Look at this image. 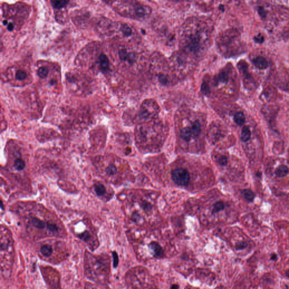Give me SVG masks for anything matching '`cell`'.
<instances>
[{
  "label": "cell",
  "mask_w": 289,
  "mask_h": 289,
  "mask_svg": "<svg viewBox=\"0 0 289 289\" xmlns=\"http://www.w3.org/2000/svg\"><path fill=\"white\" fill-rule=\"evenodd\" d=\"M198 19H191L182 27L181 44L184 53L199 56L206 49L208 32Z\"/></svg>",
  "instance_id": "6da1fadb"
},
{
  "label": "cell",
  "mask_w": 289,
  "mask_h": 289,
  "mask_svg": "<svg viewBox=\"0 0 289 289\" xmlns=\"http://www.w3.org/2000/svg\"><path fill=\"white\" fill-rule=\"evenodd\" d=\"M159 110V106L154 100L146 99L141 106L139 117L142 120H147L155 117Z\"/></svg>",
  "instance_id": "7a4b0ae2"
},
{
  "label": "cell",
  "mask_w": 289,
  "mask_h": 289,
  "mask_svg": "<svg viewBox=\"0 0 289 289\" xmlns=\"http://www.w3.org/2000/svg\"><path fill=\"white\" fill-rule=\"evenodd\" d=\"M12 244H11L10 239H7L6 237L3 238L1 237V265L3 264V265L1 266L2 272L6 270V265L9 262H11V258L10 255L13 253V249H12Z\"/></svg>",
  "instance_id": "3957f363"
},
{
  "label": "cell",
  "mask_w": 289,
  "mask_h": 289,
  "mask_svg": "<svg viewBox=\"0 0 289 289\" xmlns=\"http://www.w3.org/2000/svg\"><path fill=\"white\" fill-rule=\"evenodd\" d=\"M171 176L173 180L179 185L185 186L189 182V173L187 170L183 168H179L173 171Z\"/></svg>",
  "instance_id": "277c9868"
},
{
  "label": "cell",
  "mask_w": 289,
  "mask_h": 289,
  "mask_svg": "<svg viewBox=\"0 0 289 289\" xmlns=\"http://www.w3.org/2000/svg\"><path fill=\"white\" fill-rule=\"evenodd\" d=\"M119 56L122 61L129 63H134L136 60V56L134 53L129 52L124 48L119 50Z\"/></svg>",
  "instance_id": "5b68a950"
},
{
  "label": "cell",
  "mask_w": 289,
  "mask_h": 289,
  "mask_svg": "<svg viewBox=\"0 0 289 289\" xmlns=\"http://www.w3.org/2000/svg\"><path fill=\"white\" fill-rule=\"evenodd\" d=\"M98 63L99 65V70L101 72L103 73L108 72L110 69V62L108 57L105 54L102 53L99 55Z\"/></svg>",
  "instance_id": "8992f818"
},
{
  "label": "cell",
  "mask_w": 289,
  "mask_h": 289,
  "mask_svg": "<svg viewBox=\"0 0 289 289\" xmlns=\"http://www.w3.org/2000/svg\"><path fill=\"white\" fill-rule=\"evenodd\" d=\"M149 247L155 257L162 258L164 256V250L162 247L158 243L153 242L149 244Z\"/></svg>",
  "instance_id": "52a82bcc"
},
{
  "label": "cell",
  "mask_w": 289,
  "mask_h": 289,
  "mask_svg": "<svg viewBox=\"0 0 289 289\" xmlns=\"http://www.w3.org/2000/svg\"><path fill=\"white\" fill-rule=\"evenodd\" d=\"M253 64L259 69L264 70L268 67V63L267 61L262 57L259 56L253 59Z\"/></svg>",
  "instance_id": "ba28073f"
},
{
  "label": "cell",
  "mask_w": 289,
  "mask_h": 289,
  "mask_svg": "<svg viewBox=\"0 0 289 289\" xmlns=\"http://www.w3.org/2000/svg\"><path fill=\"white\" fill-rule=\"evenodd\" d=\"M274 172L277 177L280 178L284 177L289 174V168L285 165L281 164L276 169Z\"/></svg>",
  "instance_id": "9c48e42d"
},
{
  "label": "cell",
  "mask_w": 289,
  "mask_h": 289,
  "mask_svg": "<svg viewBox=\"0 0 289 289\" xmlns=\"http://www.w3.org/2000/svg\"><path fill=\"white\" fill-rule=\"evenodd\" d=\"M53 253V249L51 245L45 244L43 245L40 248V253L45 258H49Z\"/></svg>",
  "instance_id": "30bf717a"
},
{
  "label": "cell",
  "mask_w": 289,
  "mask_h": 289,
  "mask_svg": "<svg viewBox=\"0 0 289 289\" xmlns=\"http://www.w3.org/2000/svg\"><path fill=\"white\" fill-rule=\"evenodd\" d=\"M192 135V131L189 126L185 127L181 130L180 136L184 140L186 141H189Z\"/></svg>",
  "instance_id": "8fae6325"
},
{
  "label": "cell",
  "mask_w": 289,
  "mask_h": 289,
  "mask_svg": "<svg viewBox=\"0 0 289 289\" xmlns=\"http://www.w3.org/2000/svg\"><path fill=\"white\" fill-rule=\"evenodd\" d=\"M251 135V131L248 126H244L241 131V139L242 141L244 142H246L248 141Z\"/></svg>",
  "instance_id": "7c38bea8"
},
{
  "label": "cell",
  "mask_w": 289,
  "mask_h": 289,
  "mask_svg": "<svg viewBox=\"0 0 289 289\" xmlns=\"http://www.w3.org/2000/svg\"><path fill=\"white\" fill-rule=\"evenodd\" d=\"M120 31L123 36L130 37L133 35V29L127 24H122L120 27Z\"/></svg>",
  "instance_id": "4fadbf2b"
},
{
  "label": "cell",
  "mask_w": 289,
  "mask_h": 289,
  "mask_svg": "<svg viewBox=\"0 0 289 289\" xmlns=\"http://www.w3.org/2000/svg\"><path fill=\"white\" fill-rule=\"evenodd\" d=\"M32 225L38 229H44L46 228V223L37 217H32L31 219Z\"/></svg>",
  "instance_id": "5bb4252c"
},
{
  "label": "cell",
  "mask_w": 289,
  "mask_h": 289,
  "mask_svg": "<svg viewBox=\"0 0 289 289\" xmlns=\"http://www.w3.org/2000/svg\"><path fill=\"white\" fill-rule=\"evenodd\" d=\"M242 195L247 201L249 202H252L255 197V194L251 190L246 189L242 190Z\"/></svg>",
  "instance_id": "9a60e30c"
},
{
  "label": "cell",
  "mask_w": 289,
  "mask_h": 289,
  "mask_svg": "<svg viewBox=\"0 0 289 289\" xmlns=\"http://www.w3.org/2000/svg\"><path fill=\"white\" fill-rule=\"evenodd\" d=\"M245 120L246 118L243 112H237L235 113L234 116V120L237 124L240 126L244 125V123H245Z\"/></svg>",
  "instance_id": "2e32d148"
},
{
  "label": "cell",
  "mask_w": 289,
  "mask_h": 289,
  "mask_svg": "<svg viewBox=\"0 0 289 289\" xmlns=\"http://www.w3.org/2000/svg\"><path fill=\"white\" fill-rule=\"evenodd\" d=\"M190 128L192 131L193 135L194 136H198L200 134L201 131V125L199 121L196 120L194 121L191 126H190Z\"/></svg>",
  "instance_id": "e0dca14e"
},
{
  "label": "cell",
  "mask_w": 289,
  "mask_h": 289,
  "mask_svg": "<svg viewBox=\"0 0 289 289\" xmlns=\"http://www.w3.org/2000/svg\"><path fill=\"white\" fill-rule=\"evenodd\" d=\"M52 5L55 9H61L65 8L69 3L68 1H51Z\"/></svg>",
  "instance_id": "ac0fdd59"
},
{
  "label": "cell",
  "mask_w": 289,
  "mask_h": 289,
  "mask_svg": "<svg viewBox=\"0 0 289 289\" xmlns=\"http://www.w3.org/2000/svg\"><path fill=\"white\" fill-rule=\"evenodd\" d=\"M94 190L98 196H103L106 193V189L105 186L102 184H97L94 186Z\"/></svg>",
  "instance_id": "d6986e66"
},
{
  "label": "cell",
  "mask_w": 289,
  "mask_h": 289,
  "mask_svg": "<svg viewBox=\"0 0 289 289\" xmlns=\"http://www.w3.org/2000/svg\"><path fill=\"white\" fill-rule=\"evenodd\" d=\"M14 168L17 170L22 171V170H24V168L26 166V164L23 159H22L20 158H18L15 160L14 164Z\"/></svg>",
  "instance_id": "ffe728a7"
},
{
  "label": "cell",
  "mask_w": 289,
  "mask_h": 289,
  "mask_svg": "<svg viewBox=\"0 0 289 289\" xmlns=\"http://www.w3.org/2000/svg\"><path fill=\"white\" fill-rule=\"evenodd\" d=\"M224 208H225V205L223 202H221V201L217 202L216 203H215L214 205L213 206L212 213L216 214L217 212H219L223 210L224 209Z\"/></svg>",
  "instance_id": "44dd1931"
},
{
  "label": "cell",
  "mask_w": 289,
  "mask_h": 289,
  "mask_svg": "<svg viewBox=\"0 0 289 289\" xmlns=\"http://www.w3.org/2000/svg\"><path fill=\"white\" fill-rule=\"evenodd\" d=\"M37 73L38 76L40 78L44 79L46 77H47V76L49 73V70L47 67H44V66H42L37 70Z\"/></svg>",
  "instance_id": "7402d4cb"
},
{
  "label": "cell",
  "mask_w": 289,
  "mask_h": 289,
  "mask_svg": "<svg viewBox=\"0 0 289 289\" xmlns=\"http://www.w3.org/2000/svg\"><path fill=\"white\" fill-rule=\"evenodd\" d=\"M106 172L109 176H113L117 173V168L114 164H110L106 168Z\"/></svg>",
  "instance_id": "603a6c76"
},
{
  "label": "cell",
  "mask_w": 289,
  "mask_h": 289,
  "mask_svg": "<svg viewBox=\"0 0 289 289\" xmlns=\"http://www.w3.org/2000/svg\"><path fill=\"white\" fill-rule=\"evenodd\" d=\"M15 77L19 81H23L27 78V73L25 71L19 70L15 73Z\"/></svg>",
  "instance_id": "cb8c5ba5"
},
{
  "label": "cell",
  "mask_w": 289,
  "mask_h": 289,
  "mask_svg": "<svg viewBox=\"0 0 289 289\" xmlns=\"http://www.w3.org/2000/svg\"><path fill=\"white\" fill-rule=\"evenodd\" d=\"M46 228L52 233H57L59 230V228L56 224L53 223H46Z\"/></svg>",
  "instance_id": "d4e9b609"
},
{
  "label": "cell",
  "mask_w": 289,
  "mask_h": 289,
  "mask_svg": "<svg viewBox=\"0 0 289 289\" xmlns=\"http://www.w3.org/2000/svg\"><path fill=\"white\" fill-rule=\"evenodd\" d=\"M247 246H248V244L246 242L241 241V242L237 243L236 245H235V249L237 250H244V249H246Z\"/></svg>",
  "instance_id": "484cf974"
},
{
  "label": "cell",
  "mask_w": 289,
  "mask_h": 289,
  "mask_svg": "<svg viewBox=\"0 0 289 289\" xmlns=\"http://www.w3.org/2000/svg\"><path fill=\"white\" fill-rule=\"evenodd\" d=\"M253 40H254L255 42H256V43L261 44L262 43H263V41H264V38L261 34H259L258 36L254 37Z\"/></svg>",
  "instance_id": "4316f807"
},
{
  "label": "cell",
  "mask_w": 289,
  "mask_h": 289,
  "mask_svg": "<svg viewBox=\"0 0 289 289\" xmlns=\"http://www.w3.org/2000/svg\"><path fill=\"white\" fill-rule=\"evenodd\" d=\"M219 164L222 166H225L228 163V159L225 156H221L218 159Z\"/></svg>",
  "instance_id": "83f0119b"
},
{
  "label": "cell",
  "mask_w": 289,
  "mask_h": 289,
  "mask_svg": "<svg viewBox=\"0 0 289 289\" xmlns=\"http://www.w3.org/2000/svg\"><path fill=\"white\" fill-rule=\"evenodd\" d=\"M79 237H80V238H81L82 239L85 240V241H87V240H88L90 238V234L88 232L86 231L85 232H84L82 234L80 235Z\"/></svg>",
  "instance_id": "f1b7e54d"
},
{
  "label": "cell",
  "mask_w": 289,
  "mask_h": 289,
  "mask_svg": "<svg viewBox=\"0 0 289 289\" xmlns=\"http://www.w3.org/2000/svg\"><path fill=\"white\" fill-rule=\"evenodd\" d=\"M258 13H259V15H260V17L262 18H265V17H266V12H265V10H264V9L263 8L259 7V9H258Z\"/></svg>",
  "instance_id": "f546056e"
},
{
  "label": "cell",
  "mask_w": 289,
  "mask_h": 289,
  "mask_svg": "<svg viewBox=\"0 0 289 289\" xmlns=\"http://www.w3.org/2000/svg\"><path fill=\"white\" fill-rule=\"evenodd\" d=\"M142 207L144 209H147V210H150L151 208V205L148 202H144L142 204Z\"/></svg>",
  "instance_id": "4dcf8cb0"
},
{
  "label": "cell",
  "mask_w": 289,
  "mask_h": 289,
  "mask_svg": "<svg viewBox=\"0 0 289 289\" xmlns=\"http://www.w3.org/2000/svg\"><path fill=\"white\" fill-rule=\"evenodd\" d=\"M113 255H114V266H115V267H116L117 266V264H118V257H117V254L116 253H113Z\"/></svg>",
  "instance_id": "1f68e13d"
},
{
  "label": "cell",
  "mask_w": 289,
  "mask_h": 289,
  "mask_svg": "<svg viewBox=\"0 0 289 289\" xmlns=\"http://www.w3.org/2000/svg\"><path fill=\"white\" fill-rule=\"evenodd\" d=\"M14 29V24L11 23H10L8 25V29L10 31H12Z\"/></svg>",
  "instance_id": "d6a6232c"
},
{
  "label": "cell",
  "mask_w": 289,
  "mask_h": 289,
  "mask_svg": "<svg viewBox=\"0 0 289 289\" xmlns=\"http://www.w3.org/2000/svg\"><path fill=\"white\" fill-rule=\"evenodd\" d=\"M271 259L272 260H276L277 259V255L276 253H272L271 256Z\"/></svg>",
  "instance_id": "836d02e7"
},
{
  "label": "cell",
  "mask_w": 289,
  "mask_h": 289,
  "mask_svg": "<svg viewBox=\"0 0 289 289\" xmlns=\"http://www.w3.org/2000/svg\"><path fill=\"white\" fill-rule=\"evenodd\" d=\"M132 218H133V220L134 221H138V220L140 219V217H139V216L138 215V214H133V216H132Z\"/></svg>",
  "instance_id": "e575fe53"
},
{
  "label": "cell",
  "mask_w": 289,
  "mask_h": 289,
  "mask_svg": "<svg viewBox=\"0 0 289 289\" xmlns=\"http://www.w3.org/2000/svg\"><path fill=\"white\" fill-rule=\"evenodd\" d=\"M171 289H179V286L177 284H173L171 287Z\"/></svg>",
  "instance_id": "d590c367"
},
{
  "label": "cell",
  "mask_w": 289,
  "mask_h": 289,
  "mask_svg": "<svg viewBox=\"0 0 289 289\" xmlns=\"http://www.w3.org/2000/svg\"><path fill=\"white\" fill-rule=\"evenodd\" d=\"M8 24H9V23H8V21H7V20H3V24L4 26H6V25H8Z\"/></svg>",
  "instance_id": "8d00e7d4"
},
{
  "label": "cell",
  "mask_w": 289,
  "mask_h": 289,
  "mask_svg": "<svg viewBox=\"0 0 289 289\" xmlns=\"http://www.w3.org/2000/svg\"><path fill=\"white\" fill-rule=\"evenodd\" d=\"M256 176H257L258 177H261V176H262V174H261V173H260V172H257V173H256Z\"/></svg>",
  "instance_id": "74e56055"
},
{
  "label": "cell",
  "mask_w": 289,
  "mask_h": 289,
  "mask_svg": "<svg viewBox=\"0 0 289 289\" xmlns=\"http://www.w3.org/2000/svg\"><path fill=\"white\" fill-rule=\"evenodd\" d=\"M286 277H288V278H289V270L286 271Z\"/></svg>",
  "instance_id": "f35d334b"
}]
</instances>
